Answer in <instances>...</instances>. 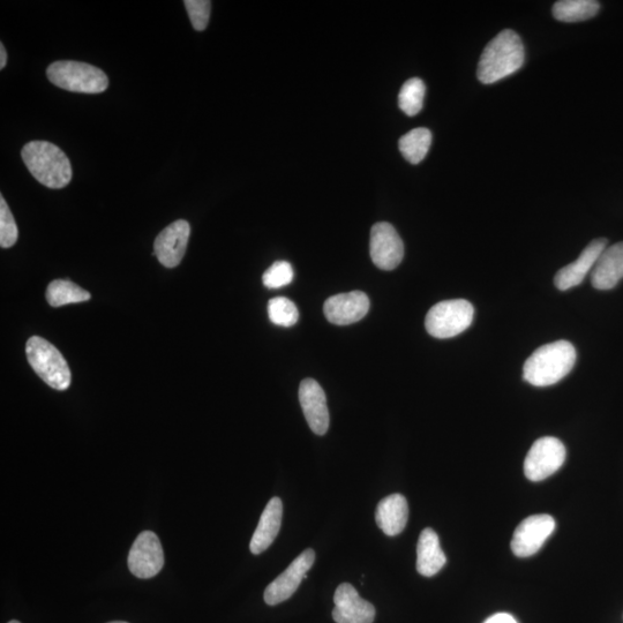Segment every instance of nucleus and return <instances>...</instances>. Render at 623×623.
Listing matches in <instances>:
<instances>
[{
  "instance_id": "f257e3e1",
  "label": "nucleus",
  "mask_w": 623,
  "mask_h": 623,
  "mask_svg": "<svg viewBox=\"0 0 623 623\" xmlns=\"http://www.w3.org/2000/svg\"><path fill=\"white\" fill-rule=\"evenodd\" d=\"M525 52L521 37L514 30H502L486 45L478 64V79L485 85L494 84L519 71Z\"/></svg>"
},
{
  "instance_id": "5701e85b",
  "label": "nucleus",
  "mask_w": 623,
  "mask_h": 623,
  "mask_svg": "<svg viewBox=\"0 0 623 623\" xmlns=\"http://www.w3.org/2000/svg\"><path fill=\"white\" fill-rule=\"evenodd\" d=\"M89 299L90 294L88 291L67 280L51 282L47 289V300L52 307L87 302Z\"/></svg>"
},
{
  "instance_id": "393cba45",
  "label": "nucleus",
  "mask_w": 623,
  "mask_h": 623,
  "mask_svg": "<svg viewBox=\"0 0 623 623\" xmlns=\"http://www.w3.org/2000/svg\"><path fill=\"white\" fill-rule=\"evenodd\" d=\"M268 315L274 325L285 328L295 326L299 319V312L295 303L284 297L269 300Z\"/></svg>"
},
{
  "instance_id": "dca6fc26",
  "label": "nucleus",
  "mask_w": 623,
  "mask_h": 623,
  "mask_svg": "<svg viewBox=\"0 0 623 623\" xmlns=\"http://www.w3.org/2000/svg\"><path fill=\"white\" fill-rule=\"evenodd\" d=\"M606 247L607 239L605 238H598L591 242L577 260L559 270L554 279L555 287L560 291H567L580 285L594 269L600 254Z\"/></svg>"
},
{
  "instance_id": "1a4fd4ad",
  "label": "nucleus",
  "mask_w": 623,
  "mask_h": 623,
  "mask_svg": "<svg viewBox=\"0 0 623 623\" xmlns=\"http://www.w3.org/2000/svg\"><path fill=\"white\" fill-rule=\"evenodd\" d=\"M373 264L382 270H394L404 257V244L392 224L380 222L373 225L370 239Z\"/></svg>"
},
{
  "instance_id": "2eb2a0df",
  "label": "nucleus",
  "mask_w": 623,
  "mask_h": 623,
  "mask_svg": "<svg viewBox=\"0 0 623 623\" xmlns=\"http://www.w3.org/2000/svg\"><path fill=\"white\" fill-rule=\"evenodd\" d=\"M299 402L310 429L317 435H325L330 417L324 389L317 381L305 379L299 386Z\"/></svg>"
},
{
  "instance_id": "20e7f679",
  "label": "nucleus",
  "mask_w": 623,
  "mask_h": 623,
  "mask_svg": "<svg viewBox=\"0 0 623 623\" xmlns=\"http://www.w3.org/2000/svg\"><path fill=\"white\" fill-rule=\"evenodd\" d=\"M47 75L52 84L73 93L100 94L109 86L107 74L99 67L73 60L51 64Z\"/></svg>"
},
{
  "instance_id": "f3484780",
  "label": "nucleus",
  "mask_w": 623,
  "mask_h": 623,
  "mask_svg": "<svg viewBox=\"0 0 623 623\" xmlns=\"http://www.w3.org/2000/svg\"><path fill=\"white\" fill-rule=\"evenodd\" d=\"M623 279V242L606 247L600 254L594 269L591 283L598 290H611Z\"/></svg>"
},
{
  "instance_id": "b1692460",
  "label": "nucleus",
  "mask_w": 623,
  "mask_h": 623,
  "mask_svg": "<svg viewBox=\"0 0 623 623\" xmlns=\"http://www.w3.org/2000/svg\"><path fill=\"white\" fill-rule=\"evenodd\" d=\"M426 86L419 78L409 79L401 88L399 95L400 109L405 115L416 116L423 109Z\"/></svg>"
},
{
  "instance_id": "7ed1b4c3",
  "label": "nucleus",
  "mask_w": 623,
  "mask_h": 623,
  "mask_svg": "<svg viewBox=\"0 0 623 623\" xmlns=\"http://www.w3.org/2000/svg\"><path fill=\"white\" fill-rule=\"evenodd\" d=\"M22 160L37 182L49 189H64L72 179L69 157L48 141H32L22 148Z\"/></svg>"
},
{
  "instance_id": "39448f33",
  "label": "nucleus",
  "mask_w": 623,
  "mask_h": 623,
  "mask_svg": "<svg viewBox=\"0 0 623 623\" xmlns=\"http://www.w3.org/2000/svg\"><path fill=\"white\" fill-rule=\"evenodd\" d=\"M28 363L51 388L66 390L71 385L69 364L59 350L39 336L30 337L26 344Z\"/></svg>"
},
{
  "instance_id": "7c9ffc66",
  "label": "nucleus",
  "mask_w": 623,
  "mask_h": 623,
  "mask_svg": "<svg viewBox=\"0 0 623 623\" xmlns=\"http://www.w3.org/2000/svg\"><path fill=\"white\" fill-rule=\"evenodd\" d=\"M109 623H129V622H125V621H112V622H109Z\"/></svg>"
},
{
  "instance_id": "ddd939ff",
  "label": "nucleus",
  "mask_w": 623,
  "mask_h": 623,
  "mask_svg": "<svg viewBox=\"0 0 623 623\" xmlns=\"http://www.w3.org/2000/svg\"><path fill=\"white\" fill-rule=\"evenodd\" d=\"M333 619L336 623H373L375 607L359 596L349 583H342L334 596Z\"/></svg>"
},
{
  "instance_id": "412c9836",
  "label": "nucleus",
  "mask_w": 623,
  "mask_h": 623,
  "mask_svg": "<svg viewBox=\"0 0 623 623\" xmlns=\"http://www.w3.org/2000/svg\"><path fill=\"white\" fill-rule=\"evenodd\" d=\"M432 145V133L425 127H418L400 139L399 147L405 160L411 164L422 162Z\"/></svg>"
},
{
  "instance_id": "f8f14e48",
  "label": "nucleus",
  "mask_w": 623,
  "mask_h": 623,
  "mask_svg": "<svg viewBox=\"0 0 623 623\" xmlns=\"http://www.w3.org/2000/svg\"><path fill=\"white\" fill-rule=\"evenodd\" d=\"M191 235L189 222L176 221L157 236L154 252L164 267L175 268L182 262Z\"/></svg>"
},
{
  "instance_id": "4be33fe9",
  "label": "nucleus",
  "mask_w": 623,
  "mask_h": 623,
  "mask_svg": "<svg viewBox=\"0 0 623 623\" xmlns=\"http://www.w3.org/2000/svg\"><path fill=\"white\" fill-rule=\"evenodd\" d=\"M599 9L595 0H560L553 6V15L562 22H579L594 18Z\"/></svg>"
},
{
  "instance_id": "c85d7f7f",
  "label": "nucleus",
  "mask_w": 623,
  "mask_h": 623,
  "mask_svg": "<svg viewBox=\"0 0 623 623\" xmlns=\"http://www.w3.org/2000/svg\"><path fill=\"white\" fill-rule=\"evenodd\" d=\"M484 623H519L508 613H497L492 615L489 619H487Z\"/></svg>"
},
{
  "instance_id": "bb28decb",
  "label": "nucleus",
  "mask_w": 623,
  "mask_h": 623,
  "mask_svg": "<svg viewBox=\"0 0 623 623\" xmlns=\"http://www.w3.org/2000/svg\"><path fill=\"white\" fill-rule=\"evenodd\" d=\"M294 280V269L287 261H277L270 266L262 281H264L265 287L268 289H280L285 287Z\"/></svg>"
},
{
  "instance_id": "0eeeda50",
  "label": "nucleus",
  "mask_w": 623,
  "mask_h": 623,
  "mask_svg": "<svg viewBox=\"0 0 623 623\" xmlns=\"http://www.w3.org/2000/svg\"><path fill=\"white\" fill-rule=\"evenodd\" d=\"M566 460V447L553 437L538 439L524 461V475L531 482H542L557 472Z\"/></svg>"
},
{
  "instance_id": "c756f323",
  "label": "nucleus",
  "mask_w": 623,
  "mask_h": 623,
  "mask_svg": "<svg viewBox=\"0 0 623 623\" xmlns=\"http://www.w3.org/2000/svg\"><path fill=\"white\" fill-rule=\"evenodd\" d=\"M6 62H7V54H6V50L4 47V44H0V69H4V67L6 66Z\"/></svg>"
},
{
  "instance_id": "a878e982",
  "label": "nucleus",
  "mask_w": 623,
  "mask_h": 623,
  "mask_svg": "<svg viewBox=\"0 0 623 623\" xmlns=\"http://www.w3.org/2000/svg\"><path fill=\"white\" fill-rule=\"evenodd\" d=\"M18 236L17 223L14 221L9 205L2 197L0 198V246L3 249H9L17 243Z\"/></svg>"
},
{
  "instance_id": "6e6552de",
  "label": "nucleus",
  "mask_w": 623,
  "mask_h": 623,
  "mask_svg": "<svg viewBox=\"0 0 623 623\" xmlns=\"http://www.w3.org/2000/svg\"><path fill=\"white\" fill-rule=\"evenodd\" d=\"M130 572L138 579L148 580L159 574L164 566V553L159 537L144 531L135 539L129 559Z\"/></svg>"
},
{
  "instance_id": "6ab92c4d",
  "label": "nucleus",
  "mask_w": 623,
  "mask_h": 623,
  "mask_svg": "<svg viewBox=\"0 0 623 623\" xmlns=\"http://www.w3.org/2000/svg\"><path fill=\"white\" fill-rule=\"evenodd\" d=\"M282 519L283 504L281 499L277 497L270 499L251 540L250 550L253 554L258 555L265 552L274 543L281 530Z\"/></svg>"
},
{
  "instance_id": "9d476101",
  "label": "nucleus",
  "mask_w": 623,
  "mask_h": 623,
  "mask_svg": "<svg viewBox=\"0 0 623 623\" xmlns=\"http://www.w3.org/2000/svg\"><path fill=\"white\" fill-rule=\"evenodd\" d=\"M555 530L550 515H532L516 528L512 539V551L519 558H529L542 549Z\"/></svg>"
},
{
  "instance_id": "cd10ccee",
  "label": "nucleus",
  "mask_w": 623,
  "mask_h": 623,
  "mask_svg": "<svg viewBox=\"0 0 623 623\" xmlns=\"http://www.w3.org/2000/svg\"><path fill=\"white\" fill-rule=\"evenodd\" d=\"M184 4L187 13H189L193 28L198 30V32L205 30L208 26L212 3L208 2V0H186Z\"/></svg>"
},
{
  "instance_id": "aec40b11",
  "label": "nucleus",
  "mask_w": 623,
  "mask_h": 623,
  "mask_svg": "<svg viewBox=\"0 0 623 623\" xmlns=\"http://www.w3.org/2000/svg\"><path fill=\"white\" fill-rule=\"evenodd\" d=\"M447 562L446 555L440 546V539L431 528L422 531L417 545V570L420 575L432 577L437 575Z\"/></svg>"
},
{
  "instance_id": "4468645a",
  "label": "nucleus",
  "mask_w": 623,
  "mask_h": 623,
  "mask_svg": "<svg viewBox=\"0 0 623 623\" xmlns=\"http://www.w3.org/2000/svg\"><path fill=\"white\" fill-rule=\"evenodd\" d=\"M370 310V299L362 291H352L330 297L324 305L329 322L337 326H348L362 320Z\"/></svg>"
},
{
  "instance_id": "9b49d317",
  "label": "nucleus",
  "mask_w": 623,
  "mask_h": 623,
  "mask_svg": "<svg viewBox=\"0 0 623 623\" xmlns=\"http://www.w3.org/2000/svg\"><path fill=\"white\" fill-rule=\"evenodd\" d=\"M315 560V553L309 549L299 555L291 562L276 580L270 583L265 591V602L270 605H279L288 600L295 594L299 585L306 579L307 573L312 568Z\"/></svg>"
},
{
  "instance_id": "a211bd4d",
  "label": "nucleus",
  "mask_w": 623,
  "mask_h": 623,
  "mask_svg": "<svg viewBox=\"0 0 623 623\" xmlns=\"http://www.w3.org/2000/svg\"><path fill=\"white\" fill-rule=\"evenodd\" d=\"M409 519L408 501L402 494H392L379 502L375 521L389 537L400 535Z\"/></svg>"
},
{
  "instance_id": "f03ea898",
  "label": "nucleus",
  "mask_w": 623,
  "mask_h": 623,
  "mask_svg": "<svg viewBox=\"0 0 623 623\" xmlns=\"http://www.w3.org/2000/svg\"><path fill=\"white\" fill-rule=\"evenodd\" d=\"M576 350L568 341L545 344L532 354L523 367V378L535 387L558 384L572 372Z\"/></svg>"
},
{
  "instance_id": "2f4dec72",
  "label": "nucleus",
  "mask_w": 623,
  "mask_h": 623,
  "mask_svg": "<svg viewBox=\"0 0 623 623\" xmlns=\"http://www.w3.org/2000/svg\"><path fill=\"white\" fill-rule=\"evenodd\" d=\"M9 623H21V622H19V621H17V620H12V621H10Z\"/></svg>"
},
{
  "instance_id": "423d86ee",
  "label": "nucleus",
  "mask_w": 623,
  "mask_h": 623,
  "mask_svg": "<svg viewBox=\"0 0 623 623\" xmlns=\"http://www.w3.org/2000/svg\"><path fill=\"white\" fill-rule=\"evenodd\" d=\"M474 315V306L468 300H445L427 313L425 327L435 339H452L471 326Z\"/></svg>"
}]
</instances>
